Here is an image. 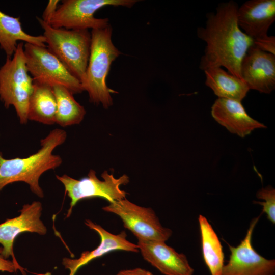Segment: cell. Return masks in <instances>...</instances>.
Wrapping results in <instances>:
<instances>
[{
    "mask_svg": "<svg viewBox=\"0 0 275 275\" xmlns=\"http://www.w3.org/2000/svg\"><path fill=\"white\" fill-rule=\"evenodd\" d=\"M240 74L250 90L270 93L275 89V55L253 44L241 62Z\"/></svg>",
    "mask_w": 275,
    "mask_h": 275,
    "instance_id": "cell-12",
    "label": "cell"
},
{
    "mask_svg": "<svg viewBox=\"0 0 275 275\" xmlns=\"http://www.w3.org/2000/svg\"><path fill=\"white\" fill-rule=\"evenodd\" d=\"M103 180L98 178L96 172L90 170L88 176L80 180L66 174L56 175L57 179L64 186L65 193L70 199V207L66 217L70 216L74 206L82 199L101 197L109 203L126 198V192L120 189L121 185L129 183V177L124 174L116 178L112 174L104 171L101 174Z\"/></svg>",
    "mask_w": 275,
    "mask_h": 275,
    "instance_id": "cell-7",
    "label": "cell"
},
{
    "mask_svg": "<svg viewBox=\"0 0 275 275\" xmlns=\"http://www.w3.org/2000/svg\"><path fill=\"white\" fill-rule=\"evenodd\" d=\"M204 72L205 85L219 98L241 101L250 90L243 80L221 67L208 68Z\"/></svg>",
    "mask_w": 275,
    "mask_h": 275,
    "instance_id": "cell-18",
    "label": "cell"
},
{
    "mask_svg": "<svg viewBox=\"0 0 275 275\" xmlns=\"http://www.w3.org/2000/svg\"><path fill=\"white\" fill-rule=\"evenodd\" d=\"M137 244L143 258L164 275H193L186 256L166 242L138 240Z\"/></svg>",
    "mask_w": 275,
    "mask_h": 275,
    "instance_id": "cell-13",
    "label": "cell"
},
{
    "mask_svg": "<svg viewBox=\"0 0 275 275\" xmlns=\"http://www.w3.org/2000/svg\"><path fill=\"white\" fill-rule=\"evenodd\" d=\"M90 53L84 80L81 82L88 92L90 102L101 104L104 108L113 105L111 93L117 92L109 88L106 77L113 61L121 52L112 40V28L92 30Z\"/></svg>",
    "mask_w": 275,
    "mask_h": 275,
    "instance_id": "cell-3",
    "label": "cell"
},
{
    "mask_svg": "<svg viewBox=\"0 0 275 275\" xmlns=\"http://www.w3.org/2000/svg\"><path fill=\"white\" fill-rule=\"evenodd\" d=\"M102 209L118 216L138 240L166 242L172 234L170 229L162 226L152 208L136 205L126 198L109 203Z\"/></svg>",
    "mask_w": 275,
    "mask_h": 275,
    "instance_id": "cell-9",
    "label": "cell"
},
{
    "mask_svg": "<svg viewBox=\"0 0 275 275\" xmlns=\"http://www.w3.org/2000/svg\"><path fill=\"white\" fill-rule=\"evenodd\" d=\"M260 215L254 218L246 235L237 246L228 244L229 260L221 275H274L275 260L267 259L258 254L252 245L254 229Z\"/></svg>",
    "mask_w": 275,
    "mask_h": 275,
    "instance_id": "cell-10",
    "label": "cell"
},
{
    "mask_svg": "<svg viewBox=\"0 0 275 275\" xmlns=\"http://www.w3.org/2000/svg\"><path fill=\"white\" fill-rule=\"evenodd\" d=\"M85 224L98 234L100 242L96 249L82 253L78 258L65 257L63 259L62 264L66 269L69 270V275H75L82 266L112 251L122 250L134 253L139 252L138 244L128 241L124 231L118 234H112L90 219L85 220Z\"/></svg>",
    "mask_w": 275,
    "mask_h": 275,
    "instance_id": "cell-14",
    "label": "cell"
},
{
    "mask_svg": "<svg viewBox=\"0 0 275 275\" xmlns=\"http://www.w3.org/2000/svg\"><path fill=\"white\" fill-rule=\"evenodd\" d=\"M37 19L44 30L47 48L81 83L90 57L91 33L88 30L54 28L40 17Z\"/></svg>",
    "mask_w": 275,
    "mask_h": 275,
    "instance_id": "cell-4",
    "label": "cell"
},
{
    "mask_svg": "<svg viewBox=\"0 0 275 275\" xmlns=\"http://www.w3.org/2000/svg\"><path fill=\"white\" fill-rule=\"evenodd\" d=\"M59 3V0H50L49 1L42 15V19L48 23L54 14L55 13L58 5Z\"/></svg>",
    "mask_w": 275,
    "mask_h": 275,
    "instance_id": "cell-24",
    "label": "cell"
},
{
    "mask_svg": "<svg viewBox=\"0 0 275 275\" xmlns=\"http://www.w3.org/2000/svg\"><path fill=\"white\" fill-rule=\"evenodd\" d=\"M238 8L233 1L221 3L215 12L206 14L205 27L198 28V37L206 43L200 61V69L224 67L241 79L240 63L253 41L238 24Z\"/></svg>",
    "mask_w": 275,
    "mask_h": 275,
    "instance_id": "cell-1",
    "label": "cell"
},
{
    "mask_svg": "<svg viewBox=\"0 0 275 275\" xmlns=\"http://www.w3.org/2000/svg\"><path fill=\"white\" fill-rule=\"evenodd\" d=\"M237 18L240 29L253 41L266 37L275 20V1H248L238 7Z\"/></svg>",
    "mask_w": 275,
    "mask_h": 275,
    "instance_id": "cell-15",
    "label": "cell"
},
{
    "mask_svg": "<svg viewBox=\"0 0 275 275\" xmlns=\"http://www.w3.org/2000/svg\"><path fill=\"white\" fill-rule=\"evenodd\" d=\"M42 204L34 201L24 204L20 210V214L15 217L7 219L0 224V243L2 245V255L6 259L10 256L12 261L23 274L24 268L17 261L13 251V244L16 238L22 233H36L44 235L47 228L41 220Z\"/></svg>",
    "mask_w": 275,
    "mask_h": 275,
    "instance_id": "cell-11",
    "label": "cell"
},
{
    "mask_svg": "<svg viewBox=\"0 0 275 275\" xmlns=\"http://www.w3.org/2000/svg\"><path fill=\"white\" fill-rule=\"evenodd\" d=\"M258 199L264 200L263 202L255 201L262 206V212L267 215V219L273 224L275 223V190L268 186L259 190L256 194Z\"/></svg>",
    "mask_w": 275,
    "mask_h": 275,
    "instance_id": "cell-22",
    "label": "cell"
},
{
    "mask_svg": "<svg viewBox=\"0 0 275 275\" xmlns=\"http://www.w3.org/2000/svg\"><path fill=\"white\" fill-rule=\"evenodd\" d=\"M21 41L25 43L46 47L43 35L33 36L24 31L19 17L9 16L0 10V48L11 58Z\"/></svg>",
    "mask_w": 275,
    "mask_h": 275,
    "instance_id": "cell-17",
    "label": "cell"
},
{
    "mask_svg": "<svg viewBox=\"0 0 275 275\" xmlns=\"http://www.w3.org/2000/svg\"><path fill=\"white\" fill-rule=\"evenodd\" d=\"M253 45L260 50L275 55V37L268 35L253 41Z\"/></svg>",
    "mask_w": 275,
    "mask_h": 275,
    "instance_id": "cell-23",
    "label": "cell"
},
{
    "mask_svg": "<svg viewBox=\"0 0 275 275\" xmlns=\"http://www.w3.org/2000/svg\"><path fill=\"white\" fill-rule=\"evenodd\" d=\"M211 113L220 125L241 138L256 129L266 128L248 114L241 101L218 98L211 107Z\"/></svg>",
    "mask_w": 275,
    "mask_h": 275,
    "instance_id": "cell-16",
    "label": "cell"
},
{
    "mask_svg": "<svg viewBox=\"0 0 275 275\" xmlns=\"http://www.w3.org/2000/svg\"><path fill=\"white\" fill-rule=\"evenodd\" d=\"M3 248L0 247V271L10 273L16 272L18 270L12 261L7 260L2 255Z\"/></svg>",
    "mask_w": 275,
    "mask_h": 275,
    "instance_id": "cell-25",
    "label": "cell"
},
{
    "mask_svg": "<svg viewBox=\"0 0 275 275\" xmlns=\"http://www.w3.org/2000/svg\"><path fill=\"white\" fill-rule=\"evenodd\" d=\"M24 52L33 82L51 87L60 85L73 94L84 91L80 81L46 47L25 43Z\"/></svg>",
    "mask_w": 275,
    "mask_h": 275,
    "instance_id": "cell-8",
    "label": "cell"
},
{
    "mask_svg": "<svg viewBox=\"0 0 275 275\" xmlns=\"http://www.w3.org/2000/svg\"><path fill=\"white\" fill-rule=\"evenodd\" d=\"M66 138L65 131L56 128L40 141V149L29 157L6 159L0 152V191L8 184L24 182L34 194L43 198L44 193L39 185L40 177L46 171L54 170L61 164V157L52 153Z\"/></svg>",
    "mask_w": 275,
    "mask_h": 275,
    "instance_id": "cell-2",
    "label": "cell"
},
{
    "mask_svg": "<svg viewBox=\"0 0 275 275\" xmlns=\"http://www.w3.org/2000/svg\"><path fill=\"white\" fill-rule=\"evenodd\" d=\"M116 275H153L151 272L141 268L124 269Z\"/></svg>",
    "mask_w": 275,
    "mask_h": 275,
    "instance_id": "cell-26",
    "label": "cell"
},
{
    "mask_svg": "<svg viewBox=\"0 0 275 275\" xmlns=\"http://www.w3.org/2000/svg\"><path fill=\"white\" fill-rule=\"evenodd\" d=\"M203 259L211 275H221L224 266V254L219 238L207 218L199 215Z\"/></svg>",
    "mask_w": 275,
    "mask_h": 275,
    "instance_id": "cell-20",
    "label": "cell"
},
{
    "mask_svg": "<svg viewBox=\"0 0 275 275\" xmlns=\"http://www.w3.org/2000/svg\"><path fill=\"white\" fill-rule=\"evenodd\" d=\"M24 44L19 42L13 56L7 57L0 67V100L5 108L14 107L22 124L29 120V101L33 89V80L26 65Z\"/></svg>",
    "mask_w": 275,
    "mask_h": 275,
    "instance_id": "cell-5",
    "label": "cell"
},
{
    "mask_svg": "<svg viewBox=\"0 0 275 275\" xmlns=\"http://www.w3.org/2000/svg\"><path fill=\"white\" fill-rule=\"evenodd\" d=\"M57 102L52 87L33 82V89L29 101L28 120L45 125L55 123Z\"/></svg>",
    "mask_w": 275,
    "mask_h": 275,
    "instance_id": "cell-19",
    "label": "cell"
},
{
    "mask_svg": "<svg viewBox=\"0 0 275 275\" xmlns=\"http://www.w3.org/2000/svg\"><path fill=\"white\" fill-rule=\"evenodd\" d=\"M52 87L57 102L55 123L62 127L79 124L86 113L84 107L76 101L73 94L66 88L60 85Z\"/></svg>",
    "mask_w": 275,
    "mask_h": 275,
    "instance_id": "cell-21",
    "label": "cell"
},
{
    "mask_svg": "<svg viewBox=\"0 0 275 275\" xmlns=\"http://www.w3.org/2000/svg\"><path fill=\"white\" fill-rule=\"evenodd\" d=\"M136 0H64L48 23L54 28L98 29L107 26L109 19L97 18L96 11L107 6L132 7Z\"/></svg>",
    "mask_w": 275,
    "mask_h": 275,
    "instance_id": "cell-6",
    "label": "cell"
}]
</instances>
